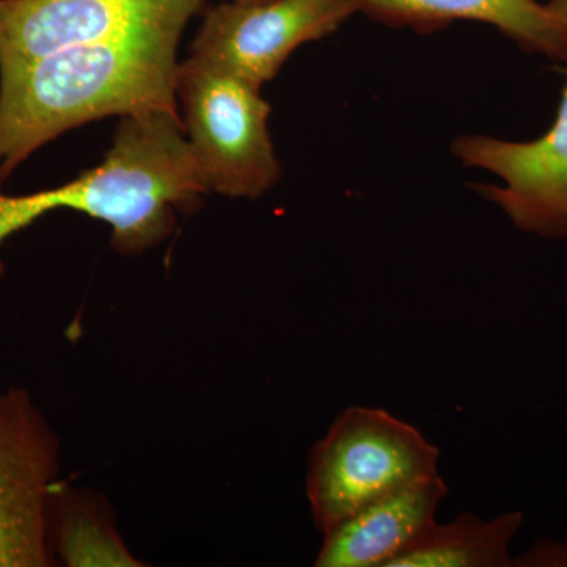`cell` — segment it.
<instances>
[{"instance_id":"4","label":"cell","mask_w":567,"mask_h":567,"mask_svg":"<svg viewBox=\"0 0 567 567\" xmlns=\"http://www.w3.org/2000/svg\"><path fill=\"white\" fill-rule=\"evenodd\" d=\"M183 132L210 193L259 199L281 181L262 89L189 55L177 73Z\"/></svg>"},{"instance_id":"7","label":"cell","mask_w":567,"mask_h":567,"mask_svg":"<svg viewBox=\"0 0 567 567\" xmlns=\"http://www.w3.org/2000/svg\"><path fill=\"white\" fill-rule=\"evenodd\" d=\"M557 117L543 136L506 141L462 134L451 152L470 169L486 171L502 185H476L481 196L505 212L522 233L567 238V65Z\"/></svg>"},{"instance_id":"13","label":"cell","mask_w":567,"mask_h":567,"mask_svg":"<svg viewBox=\"0 0 567 567\" xmlns=\"http://www.w3.org/2000/svg\"><path fill=\"white\" fill-rule=\"evenodd\" d=\"M518 567H567V540L543 537L537 539L524 554L513 558Z\"/></svg>"},{"instance_id":"5","label":"cell","mask_w":567,"mask_h":567,"mask_svg":"<svg viewBox=\"0 0 567 567\" xmlns=\"http://www.w3.org/2000/svg\"><path fill=\"white\" fill-rule=\"evenodd\" d=\"M61 443L22 388L0 393V567L58 565L51 540Z\"/></svg>"},{"instance_id":"15","label":"cell","mask_w":567,"mask_h":567,"mask_svg":"<svg viewBox=\"0 0 567 567\" xmlns=\"http://www.w3.org/2000/svg\"><path fill=\"white\" fill-rule=\"evenodd\" d=\"M234 2H264V0H234Z\"/></svg>"},{"instance_id":"6","label":"cell","mask_w":567,"mask_h":567,"mask_svg":"<svg viewBox=\"0 0 567 567\" xmlns=\"http://www.w3.org/2000/svg\"><path fill=\"white\" fill-rule=\"evenodd\" d=\"M352 0H224L205 11L192 55L262 89L298 48L354 17Z\"/></svg>"},{"instance_id":"3","label":"cell","mask_w":567,"mask_h":567,"mask_svg":"<svg viewBox=\"0 0 567 567\" xmlns=\"http://www.w3.org/2000/svg\"><path fill=\"white\" fill-rule=\"evenodd\" d=\"M440 473V450L375 406L339 413L309 456L306 494L320 535L399 488Z\"/></svg>"},{"instance_id":"8","label":"cell","mask_w":567,"mask_h":567,"mask_svg":"<svg viewBox=\"0 0 567 567\" xmlns=\"http://www.w3.org/2000/svg\"><path fill=\"white\" fill-rule=\"evenodd\" d=\"M205 0H0V69L48 52L155 29H183Z\"/></svg>"},{"instance_id":"10","label":"cell","mask_w":567,"mask_h":567,"mask_svg":"<svg viewBox=\"0 0 567 567\" xmlns=\"http://www.w3.org/2000/svg\"><path fill=\"white\" fill-rule=\"evenodd\" d=\"M357 14L395 29L442 31L458 21L483 22L522 51L567 65V22L539 0H352Z\"/></svg>"},{"instance_id":"2","label":"cell","mask_w":567,"mask_h":567,"mask_svg":"<svg viewBox=\"0 0 567 567\" xmlns=\"http://www.w3.org/2000/svg\"><path fill=\"white\" fill-rule=\"evenodd\" d=\"M210 193L178 115L145 112L121 118L103 163L58 188L9 196L0 186V245L54 210L81 212L106 223L112 246L137 256L174 233Z\"/></svg>"},{"instance_id":"11","label":"cell","mask_w":567,"mask_h":567,"mask_svg":"<svg viewBox=\"0 0 567 567\" xmlns=\"http://www.w3.org/2000/svg\"><path fill=\"white\" fill-rule=\"evenodd\" d=\"M524 527V514L509 511L494 518L458 514L439 524L420 546L399 559L394 567H509L511 546Z\"/></svg>"},{"instance_id":"9","label":"cell","mask_w":567,"mask_h":567,"mask_svg":"<svg viewBox=\"0 0 567 567\" xmlns=\"http://www.w3.org/2000/svg\"><path fill=\"white\" fill-rule=\"evenodd\" d=\"M446 495V481L436 473L377 499L322 535L315 565L394 567L435 527Z\"/></svg>"},{"instance_id":"14","label":"cell","mask_w":567,"mask_h":567,"mask_svg":"<svg viewBox=\"0 0 567 567\" xmlns=\"http://www.w3.org/2000/svg\"><path fill=\"white\" fill-rule=\"evenodd\" d=\"M548 7L567 22V0H548Z\"/></svg>"},{"instance_id":"1","label":"cell","mask_w":567,"mask_h":567,"mask_svg":"<svg viewBox=\"0 0 567 567\" xmlns=\"http://www.w3.org/2000/svg\"><path fill=\"white\" fill-rule=\"evenodd\" d=\"M182 33H130L0 69V185L48 142L84 123L145 112L181 117Z\"/></svg>"},{"instance_id":"12","label":"cell","mask_w":567,"mask_h":567,"mask_svg":"<svg viewBox=\"0 0 567 567\" xmlns=\"http://www.w3.org/2000/svg\"><path fill=\"white\" fill-rule=\"evenodd\" d=\"M52 550L65 566H140L99 496L59 484L52 503Z\"/></svg>"}]
</instances>
